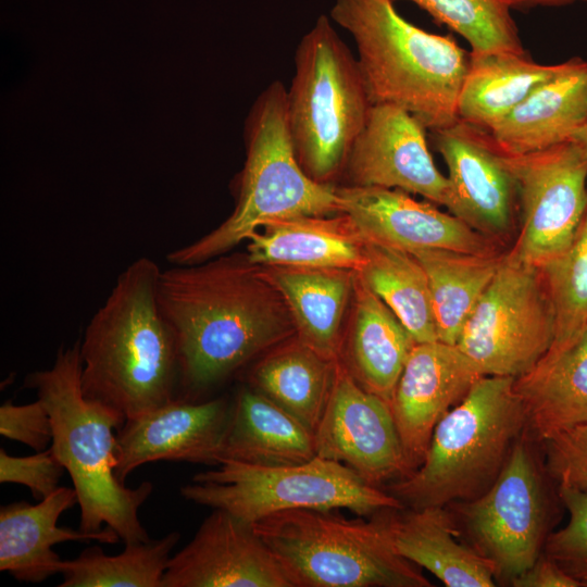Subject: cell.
<instances>
[{
    "mask_svg": "<svg viewBox=\"0 0 587 587\" xmlns=\"http://www.w3.org/2000/svg\"><path fill=\"white\" fill-rule=\"evenodd\" d=\"M315 457L312 430L253 388L238 392L230 408L221 463L276 466Z\"/></svg>",
    "mask_w": 587,
    "mask_h": 587,
    "instance_id": "27",
    "label": "cell"
},
{
    "mask_svg": "<svg viewBox=\"0 0 587 587\" xmlns=\"http://www.w3.org/2000/svg\"><path fill=\"white\" fill-rule=\"evenodd\" d=\"M394 1V0H392ZM464 38L472 52L526 53L503 0H408Z\"/></svg>",
    "mask_w": 587,
    "mask_h": 587,
    "instance_id": "34",
    "label": "cell"
},
{
    "mask_svg": "<svg viewBox=\"0 0 587 587\" xmlns=\"http://www.w3.org/2000/svg\"><path fill=\"white\" fill-rule=\"evenodd\" d=\"M357 273L415 342L438 340L428 279L412 253L365 240L363 264Z\"/></svg>",
    "mask_w": 587,
    "mask_h": 587,
    "instance_id": "31",
    "label": "cell"
},
{
    "mask_svg": "<svg viewBox=\"0 0 587 587\" xmlns=\"http://www.w3.org/2000/svg\"><path fill=\"white\" fill-rule=\"evenodd\" d=\"M332 20L354 40L372 103L402 108L426 129L457 122L470 52L402 17L392 0H335Z\"/></svg>",
    "mask_w": 587,
    "mask_h": 587,
    "instance_id": "4",
    "label": "cell"
},
{
    "mask_svg": "<svg viewBox=\"0 0 587 587\" xmlns=\"http://www.w3.org/2000/svg\"><path fill=\"white\" fill-rule=\"evenodd\" d=\"M78 503L74 488L59 487L37 504L26 501L0 510V570L25 583H41L61 573L63 560L51 548L60 542L97 540L115 544L121 538L109 526L86 533L58 526L62 513Z\"/></svg>",
    "mask_w": 587,
    "mask_h": 587,
    "instance_id": "20",
    "label": "cell"
},
{
    "mask_svg": "<svg viewBox=\"0 0 587 587\" xmlns=\"http://www.w3.org/2000/svg\"><path fill=\"white\" fill-rule=\"evenodd\" d=\"M430 135L448 170L444 207L482 235L503 237L519 212V191L489 132L459 118Z\"/></svg>",
    "mask_w": 587,
    "mask_h": 587,
    "instance_id": "14",
    "label": "cell"
},
{
    "mask_svg": "<svg viewBox=\"0 0 587 587\" xmlns=\"http://www.w3.org/2000/svg\"><path fill=\"white\" fill-rule=\"evenodd\" d=\"M263 271L285 299L296 336L323 358L339 361L342 320L355 272L289 265L263 266Z\"/></svg>",
    "mask_w": 587,
    "mask_h": 587,
    "instance_id": "26",
    "label": "cell"
},
{
    "mask_svg": "<svg viewBox=\"0 0 587 587\" xmlns=\"http://www.w3.org/2000/svg\"><path fill=\"white\" fill-rule=\"evenodd\" d=\"M541 444L546 473L558 487L587 491V424L559 433Z\"/></svg>",
    "mask_w": 587,
    "mask_h": 587,
    "instance_id": "36",
    "label": "cell"
},
{
    "mask_svg": "<svg viewBox=\"0 0 587 587\" xmlns=\"http://www.w3.org/2000/svg\"><path fill=\"white\" fill-rule=\"evenodd\" d=\"M514 390L535 441L587 424V332L565 349L547 351L514 379Z\"/></svg>",
    "mask_w": 587,
    "mask_h": 587,
    "instance_id": "24",
    "label": "cell"
},
{
    "mask_svg": "<svg viewBox=\"0 0 587 587\" xmlns=\"http://www.w3.org/2000/svg\"><path fill=\"white\" fill-rule=\"evenodd\" d=\"M573 140L578 142L587 152V117L584 124L579 127V129L574 135Z\"/></svg>",
    "mask_w": 587,
    "mask_h": 587,
    "instance_id": "41",
    "label": "cell"
},
{
    "mask_svg": "<svg viewBox=\"0 0 587 587\" xmlns=\"http://www.w3.org/2000/svg\"><path fill=\"white\" fill-rule=\"evenodd\" d=\"M180 534L125 545L117 555L99 547L85 549L76 559L63 561L60 587H162V578Z\"/></svg>",
    "mask_w": 587,
    "mask_h": 587,
    "instance_id": "32",
    "label": "cell"
},
{
    "mask_svg": "<svg viewBox=\"0 0 587 587\" xmlns=\"http://www.w3.org/2000/svg\"><path fill=\"white\" fill-rule=\"evenodd\" d=\"M245 138L246 161L233 213L200 239L170 252V263L190 265L227 253L275 221L340 213L336 185L314 180L298 160L288 124L287 89L279 80L253 103Z\"/></svg>",
    "mask_w": 587,
    "mask_h": 587,
    "instance_id": "5",
    "label": "cell"
},
{
    "mask_svg": "<svg viewBox=\"0 0 587 587\" xmlns=\"http://www.w3.org/2000/svg\"><path fill=\"white\" fill-rule=\"evenodd\" d=\"M558 492L569 521L563 528L549 533L542 553L587 587V491L558 487Z\"/></svg>",
    "mask_w": 587,
    "mask_h": 587,
    "instance_id": "35",
    "label": "cell"
},
{
    "mask_svg": "<svg viewBox=\"0 0 587 587\" xmlns=\"http://www.w3.org/2000/svg\"><path fill=\"white\" fill-rule=\"evenodd\" d=\"M340 213L365 239L408 252L446 249L496 254L494 240L464 222L400 189L336 186Z\"/></svg>",
    "mask_w": 587,
    "mask_h": 587,
    "instance_id": "16",
    "label": "cell"
},
{
    "mask_svg": "<svg viewBox=\"0 0 587 587\" xmlns=\"http://www.w3.org/2000/svg\"><path fill=\"white\" fill-rule=\"evenodd\" d=\"M332 511L292 509L253 523L294 587L432 586L392 549L376 514L366 522Z\"/></svg>",
    "mask_w": 587,
    "mask_h": 587,
    "instance_id": "8",
    "label": "cell"
},
{
    "mask_svg": "<svg viewBox=\"0 0 587 587\" xmlns=\"http://www.w3.org/2000/svg\"><path fill=\"white\" fill-rule=\"evenodd\" d=\"M353 314L339 361L367 391L389 404L407 359L416 344L394 312L355 272Z\"/></svg>",
    "mask_w": 587,
    "mask_h": 587,
    "instance_id": "23",
    "label": "cell"
},
{
    "mask_svg": "<svg viewBox=\"0 0 587 587\" xmlns=\"http://www.w3.org/2000/svg\"><path fill=\"white\" fill-rule=\"evenodd\" d=\"M79 341L61 347L51 367L33 372L25 387L34 389L52 422L51 448L68 472L80 508L79 529L95 533L102 524L125 545L148 541L138 510L153 490L149 482L128 488L114 474L116 436L125 419L86 398L80 386Z\"/></svg>",
    "mask_w": 587,
    "mask_h": 587,
    "instance_id": "3",
    "label": "cell"
},
{
    "mask_svg": "<svg viewBox=\"0 0 587 587\" xmlns=\"http://www.w3.org/2000/svg\"><path fill=\"white\" fill-rule=\"evenodd\" d=\"M160 273L149 258L130 263L79 341L84 396L125 421L178 398V351L158 302Z\"/></svg>",
    "mask_w": 587,
    "mask_h": 587,
    "instance_id": "2",
    "label": "cell"
},
{
    "mask_svg": "<svg viewBox=\"0 0 587 587\" xmlns=\"http://www.w3.org/2000/svg\"><path fill=\"white\" fill-rule=\"evenodd\" d=\"M554 332L553 308L540 268L508 253L455 346L482 376L516 378L547 353Z\"/></svg>",
    "mask_w": 587,
    "mask_h": 587,
    "instance_id": "10",
    "label": "cell"
},
{
    "mask_svg": "<svg viewBox=\"0 0 587 587\" xmlns=\"http://www.w3.org/2000/svg\"><path fill=\"white\" fill-rule=\"evenodd\" d=\"M0 434L36 452L46 450L53 437L51 416L46 404L40 399L23 405L7 401L0 407Z\"/></svg>",
    "mask_w": 587,
    "mask_h": 587,
    "instance_id": "38",
    "label": "cell"
},
{
    "mask_svg": "<svg viewBox=\"0 0 587 587\" xmlns=\"http://www.w3.org/2000/svg\"><path fill=\"white\" fill-rule=\"evenodd\" d=\"M410 253L428 279L438 340L455 345L466 319L495 276L501 257L446 249Z\"/></svg>",
    "mask_w": 587,
    "mask_h": 587,
    "instance_id": "30",
    "label": "cell"
},
{
    "mask_svg": "<svg viewBox=\"0 0 587 587\" xmlns=\"http://www.w3.org/2000/svg\"><path fill=\"white\" fill-rule=\"evenodd\" d=\"M314 440L316 457L345 464L372 486L411 474L390 404L364 389L340 361Z\"/></svg>",
    "mask_w": 587,
    "mask_h": 587,
    "instance_id": "13",
    "label": "cell"
},
{
    "mask_svg": "<svg viewBox=\"0 0 587 587\" xmlns=\"http://www.w3.org/2000/svg\"><path fill=\"white\" fill-rule=\"evenodd\" d=\"M499 150L519 191L521 227L510 253L540 267L569 248L585 216L587 152L573 139L526 154Z\"/></svg>",
    "mask_w": 587,
    "mask_h": 587,
    "instance_id": "12",
    "label": "cell"
},
{
    "mask_svg": "<svg viewBox=\"0 0 587 587\" xmlns=\"http://www.w3.org/2000/svg\"><path fill=\"white\" fill-rule=\"evenodd\" d=\"M376 516L392 549L447 587L496 585L494 563L458 540L459 529L447 507L392 509Z\"/></svg>",
    "mask_w": 587,
    "mask_h": 587,
    "instance_id": "21",
    "label": "cell"
},
{
    "mask_svg": "<svg viewBox=\"0 0 587 587\" xmlns=\"http://www.w3.org/2000/svg\"><path fill=\"white\" fill-rule=\"evenodd\" d=\"M514 379L479 377L438 422L421 465L385 490L414 510L447 507L486 492L526 429Z\"/></svg>",
    "mask_w": 587,
    "mask_h": 587,
    "instance_id": "6",
    "label": "cell"
},
{
    "mask_svg": "<svg viewBox=\"0 0 587 587\" xmlns=\"http://www.w3.org/2000/svg\"><path fill=\"white\" fill-rule=\"evenodd\" d=\"M426 130L400 107L372 104L345 162L344 185L400 189L445 205L448 178L433 160Z\"/></svg>",
    "mask_w": 587,
    "mask_h": 587,
    "instance_id": "15",
    "label": "cell"
},
{
    "mask_svg": "<svg viewBox=\"0 0 587 587\" xmlns=\"http://www.w3.org/2000/svg\"><path fill=\"white\" fill-rule=\"evenodd\" d=\"M180 494L188 501L225 510L251 524L292 509H348L358 515H374L405 508L345 464L319 457L276 466L225 461L195 475Z\"/></svg>",
    "mask_w": 587,
    "mask_h": 587,
    "instance_id": "9",
    "label": "cell"
},
{
    "mask_svg": "<svg viewBox=\"0 0 587 587\" xmlns=\"http://www.w3.org/2000/svg\"><path fill=\"white\" fill-rule=\"evenodd\" d=\"M533 441L525 429L486 492L447 505L471 546L494 563L496 578L509 583L536 562L549 535V500Z\"/></svg>",
    "mask_w": 587,
    "mask_h": 587,
    "instance_id": "11",
    "label": "cell"
},
{
    "mask_svg": "<svg viewBox=\"0 0 587 587\" xmlns=\"http://www.w3.org/2000/svg\"><path fill=\"white\" fill-rule=\"evenodd\" d=\"M337 362L323 358L294 336L254 364L250 387L314 433L328 401Z\"/></svg>",
    "mask_w": 587,
    "mask_h": 587,
    "instance_id": "29",
    "label": "cell"
},
{
    "mask_svg": "<svg viewBox=\"0 0 587 587\" xmlns=\"http://www.w3.org/2000/svg\"><path fill=\"white\" fill-rule=\"evenodd\" d=\"M586 117L587 61L573 57L489 134L502 151L526 154L572 140Z\"/></svg>",
    "mask_w": 587,
    "mask_h": 587,
    "instance_id": "22",
    "label": "cell"
},
{
    "mask_svg": "<svg viewBox=\"0 0 587 587\" xmlns=\"http://www.w3.org/2000/svg\"><path fill=\"white\" fill-rule=\"evenodd\" d=\"M482 375L455 345L416 342L390 408L411 473L424 460L434 429Z\"/></svg>",
    "mask_w": 587,
    "mask_h": 587,
    "instance_id": "19",
    "label": "cell"
},
{
    "mask_svg": "<svg viewBox=\"0 0 587 587\" xmlns=\"http://www.w3.org/2000/svg\"><path fill=\"white\" fill-rule=\"evenodd\" d=\"M64 471L51 447L28 457H12L0 450V482L28 487L38 501L59 488Z\"/></svg>",
    "mask_w": 587,
    "mask_h": 587,
    "instance_id": "37",
    "label": "cell"
},
{
    "mask_svg": "<svg viewBox=\"0 0 587 587\" xmlns=\"http://www.w3.org/2000/svg\"><path fill=\"white\" fill-rule=\"evenodd\" d=\"M372 104L357 57L321 15L297 46L287 89L290 135L311 178L332 185L340 178Z\"/></svg>",
    "mask_w": 587,
    "mask_h": 587,
    "instance_id": "7",
    "label": "cell"
},
{
    "mask_svg": "<svg viewBox=\"0 0 587 587\" xmlns=\"http://www.w3.org/2000/svg\"><path fill=\"white\" fill-rule=\"evenodd\" d=\"M539 268L555 321L549 350H562L587 332V211L569 248Z\"/></svg>",
    "mask_w": 587,
    "mask_h": 587,
    "instance_id": "33",
    "label": "cell"
},
{
    "mask_svg": "<svg viewBox=\"0 0 587 587\" xmlns=\"http://www.w3.org/2000/svg\"><path fill=\"white\" fill-rule=\"evenodd\" d=\"M247 240V255L259 265L337 267L358 272L364 238L342 213L304 215L272 222Z\"/></svg>",
    "mask_w": 587,
    "mask_h": 587,
    "instance_id": "25",
    "label": "cell"
},
{
    "mask_svg": "<svg viewBox=\"0 0 587 587\" xmlns=\"http://www.w3.org/2000/svg\"><path fill=\"white\" fill-rule=\"evenodd\" d=\"M162 587H294L253 524L213 509L171 557Z\"/></svg>",
    "mask_w": 587,
    "mask_h": 587,
    "instance_id": "17",
    "label": "cell"
},
{
    "mask_svg": "<svg viewBox=\"0 0 587 587\" xmlns=\"http://www.w3.org/2000/svg\"><path fill=\"white\" fill-rule=\"evenodd\" d=\"M511 10H529L535 8H560L576 3H586L587 0H503Z\"/></svg>",
    "mask_w": 587,
    "mask_h": 587,
    "instance_id": "40",
    "label": "cell"
},
{
    "mask_svg": "<svg viewBox=\"0 0 587 587\" xmlns=\"http://www.w3.org/2000/svg\"><path fill=\"white\" fill-rule=\"evenodd\" d=\"M232 403L175 399L147 414L126 420L116 434L114 474L125 478L142 464L183 461L218 465Z\"/></svg>",
    "mask_w": 587,
    "mask_h": 587,
    "instance_id": "18",
    "label": "cell"
},
{
    "mask_svg": "<svg viewBox=\"0 0 587 587\" xmlns=\"http://www.w3.org/2000/svg\"><path fill=\"white\" fill-rule=\"evenodd\" d=\"M510 583L514 587H584L544 553Z\"/></svg>",
    "mask_w": 587,
    "mask_h": 587,
    "instance_id": "39",
    "label": "cell"
},
{
    "mask_svg": "<svg viewBox=\"0 0 587 587\" xmlns=\"http://www.w3.org/2000/svg\"><path fill=\"white\" fill-rule=\"evenodd\" d=\"M158 302L175 336L184 400L296 336L285 299L247 253L161 271Z\"/></svg>",
    "mask_w": 587,
    "mask_h": 587,
    "instance_id": "1",
    "label": "cell"
},
{
    "mask_svg": "<svg viewBox=\"0 0 587 587\" xmlns=\"http://www.w3.org/2000/svg\"><path fill=\"white\" fill-rule=\"evenodd\" d=\"M562 66L563 62L537 63L527 52L470 51V64L458 100V116L489 132Z\"/></svg>",
    "mask_w": 587,
    "mask_h": 587,
    "instance_id": "28",
    "label": "cell"
}]
</instances>
